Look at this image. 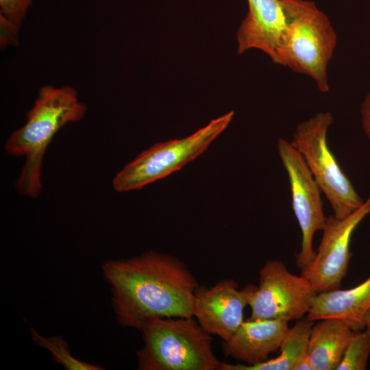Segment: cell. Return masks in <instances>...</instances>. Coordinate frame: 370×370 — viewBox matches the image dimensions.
Masks as SVG:
<instances>
[{"label": "cell", "mask_w": 370, "mask_h": 370, "mask_svg": "<svg viewBox=\"0 0 370 370\" xmlns=\"http://www.w3.org/2000/svg\"><path fill=\"white\" fill-rule=\"evenodd\" d=\"M118 323L141 330L153 318L193 317L198 282L179 259L153 250L101 265Z\"/></svg>", "instance_id": "cell-1"}, {"label": "cell", "mask_w": 370, "mask_h": 370, "mask_svg": "<svg viewBox=\"0 0 370 370\" xmlns=\"http://www.w3.org/2000/svg\"><path fill=\"white\" fill-rule=\"evenodd\" d=\"M86 110L71 86L41 87L27 121L14 131L5 144L12 156H24V166L16 182L18 190L36 198L42 189L41 170L45 150L56 134L66 124L81 120Z\"/></svg>", "instance_id": "cell-2"}, {"label": "cell", "mask_w": 370, "mask_h": 370, "mask_svg": "<svg viewBox=\"0 0 370 370\" xmlns=\"http://www.w3.org/2000/svg\"><path fill=\"white\" fill-rule=\"evenodd\" d=\"M281 1L287 25L275 63L309 76L321 92H328L327 70L336 44L328 16L313 1Z\"/></svg>", "instance_id": "cell-3"}, {"label": "cell", "mask_w": 370, "mask_h": 370, "mask_svg": "<svg viewBox=\"0 0 370 370\" xmlns=\"http://www.w3.org/2000/svg\"><path fill=\"white\" fill-rule=\"evenodd\" d=\"M139 370H219L212 338L193 317L153 318L141 330Z\"/></svg>", "instance_id": "cell-4"}, {"label": "cell", "mask_w": 370, "mask_h": 370, "mask_svg": "<svg viewBox=\"0 0 370 370\" xmlns=\"http://www.w3.org/2000/svg\"><path fill=\"white\" fill-rule=\"evenodd\" d=\"M334 122L330 112H321L299 123L291 141L329 201L334 216L344 218L364 202L331 151L328 133Z\"/></svg>", "instance_id": "cell-5"}, {"label": "cell", "mask_w": 370, "mask_h": 370, "mask_svg": "<svg viewBox=\"0 0 370 370\" xmlns=\"http://www.w3.org/2000/svg\"><path fill=\"white\" fill-rule=\"evenodd\" d=\"M234 115V111H230L190 136L151 146L115 175L113 188L118 192L139 189L181 169L208 147L228 126Z\"/></svg>", "instance_id": "cell-6"}, {"label": "cell", "mask_w": 370, "mask_h": 370, "mask_svg": "<svg viewBox=\"0 0 370 370\" xmlns=\"http://www.w3.org/2000/svg\"><path fill=\"white\" fill-rule=\"evenodd\" d=\"M259 277V286L249 302V320L290 321L308 314L317 292L306 277L292 273L279 260L267 261Z\"/></svg>", "instance_id": "cell-7"}, {"label": "cell", "mask_w": 370, "mask_h": 370, "mask_svg": "<svg viewBox=\"0 0 370 370\" xmlns=\"http://www.w3.org/2000/svg\"><path fill=\"white\" fill-rule=\"evenodd\" d=\"M277 147L288 175L293 210L301 230V248L296 256V264L302 269L315 257V232L323 230L325 225L327 217L323 208L322 192L302 156L291 141L280 138Z\"/></svg>", "instance_id": "cell-8"}, {"label": "cell", "mask_w": 370, "mask_h": 370, "mask_svg": "<svg viewBox=\"0 0 370 370\" xmlns=\"http://www.w3.org/2000/svg\"><path fill=\"white\" fill-rule=\"evenodd\" d=\"M369 214L370 195L348 216L341 219L334 215L327 217L315 257L301 269V275L310 281L317 293L341 288L351 259L353 233Z\"/></svg>", "instance_id": "cell-9"}, {"label": "cell", "mask_w": 370, "mask_h": 370, "mask_svg": "<svg viewBox=\"0 0 370 370\" xmlns=\"http://www.w3.org/2000/svg\"><path fill=\"white\" fill-rule=\"evenodd\" d=\"M257 286L249 284L241 290L234 280H224L214 286L197 288L193 317L210 334L223 341L234 334L243 321V310Z\"/></svg>", "instance_id": "cell-10"}, {"label": "cell", "mask_w": 370, "mask_h": 370, "mask_svg": "<svg viewBox=\"0 0 370 370\" xmlns=\"http://www.w3.org/2000/svg\"><path fill=\"white\" fill-rule=\"evenodd\" d=\"M249 10L236 34L238 54L259 49L275 62L286 29L281 0H247Z\"/></svg>", "instance_id": "cell-11"}, {"label": "cell", "mask_w": 370, "mask_h": 370, "mask_svg": "<svg viewBox=\"0 0 370 370\" xmlns=\"http://www.w3.org/2000/svg\"><path fill=\"white\" fill-rule=\"evenodd\" d=\"M288 322L284 319H247L230 339L223 342V352L245 365L262 362L280 349L289 330Z\"/></svg>", "instance_id": "cell-12"}, {"label": "cell", "mask_w": 370, "mask_h": 370, "mask_svg": "<svg viewBox=\"0 0 370 370\" xmlns=\"http://www.w3.org/2000/svg\"><path fill=\"white\" fill-rule=\"evenodd\" d=\"M369 309L370 275L353 288L317 293L306 318L313 322L338 319L357 331L365 329L363 318Z\"/></svg>", "instance_id": "cell-13"}, {"label": "cell", "mask_w": 370, "mask_h": 370, "mask_svg": "<svg viewBox=\"0 0 370 370\" xmlns=\"http://www.w3.org/2000/svg\"><path fill=\"white\" fill-rule=\"evenodd\" d=\"M353 332L338 319H324L313 324L307 349L313 370H336Z\"/></svg>", "instance_id": "cell-14"}, {"label": "cell", "mask_w": 370, "mask_h": 370, "mask_svg": "<svg viewBox=\"0 0 370 370\" xmlns=\"http://www.w3.org/2000/svg\"><path fill=\"white\" fill-rule=\"evenodd\" d=\"M312 325L313 321L306 317L298 320L289 328L280 348V354L275 358L252 365L221 362L219 370H295L298 362L307 356Z\"/></svg>", "instance_id": "cell-15"}, {"label": "cell", "mask_w": 370, "mask_h": 370, "mask_svg": "<svg viewBox=\"0 0 370 370\" xmlns=\"http://www.w3.org/2000/svg\"><path fill=\"white\" fill-rule=\"evenodd\" d=\"M32 340L39 346L49 350L53 360L67 370H101L97 365L75 358L71 353L68 343L59 336L45 338L30 328Z\"/></svg>", "instance_id": "cell-16"}, {"label": "cell", "mask_w": 370, "mask_h": 370, "mask_svg": "<svg viewBox=\"0 0 370 370\" xmlns=\"http://www.w3.org/2000/svg\"><path fill=\"white\" fill-rule=\"evenodd\" d=\"M370 356V332L354 331L336 370H365Z\"/></svg>", "instance_id": "cell-17"}, {"label": "cell", "mask_w": 370, "mask_h": 370, "mask_svg": "<svg viewBox=\"0 0 370 370\" xmlns=\"http://www.w3.org/2000/svg\"><path fill=\"white\" fill-rule=\"evenodd\" d=\"M32 0H0L1 14L20 27Z\"/></svg>", "instance_id": "cell-18"}, {"label": "cell", "mask_w": 370, "mask_h": 370, "mask_svg": "<svg viewBox=\"0 0 370 370\" xmlns=\"http://www.w3.org/2000/svg\"><path fill=\"white\" fill-rule=\"evenodd\" d=\"M0 28V43L1 47H5L8 45H14L18 42L19 26L8 19L1 13Z\"/></svg>", "instance_id": "cell-19"}, {"label": "cell", "mask_w": 370, "mask_h": 370, "mask_svg": "<svg viewBox=\"0 0 370 370\" xmlns=\"http://www.w3.org/2000/svg\"><path fill=\"white\" fill-rule=\"evenodd\" d=\"M360 115L362 129L370 142V90L361 103Z\"/></svg>", "instance_id": "cell-20"}, {"label": "cell", "mask_w": 370, "mask_h": 370, "mask_svg": "<svg viewBox=\"0 0 370 370\" xmlns=\"http://www.w3.org/2000/svg\"><path fill=\"white\" fill-rule=\"evenodd\" d=\"M364 328L370 332V309L367 312L363 318Z\"/></svg>", "instance_id": "cell-21"}]
</instances>
